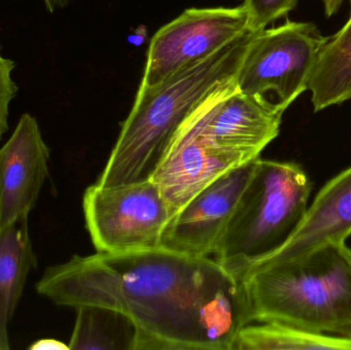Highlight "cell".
<instances>
[{"label": "cell", "instance_id": "6da1fadb", "mask_svg": "<svg viewBox=\"0 0 351 350\" xmlns=\"http://www.w3.org/2000/svg\"><path fill=\"white\" fill-rule=\"evenodd\" d=\"M221 271L214 258L154 249L72 257L47 267L37 293L60 306H100L127 316L136 350H204L199 310Z\"/></svg>", "mask_w": 351, "mask_h": 350}, {"label": "cell", "instance_id": "7a4b0ae2", "mask_svg": "<svg viewBox=\"0 0 351 350\" xmlns=\"http://www.w3.org/2000/svg\"><path fill=\"white\" fill-rule=\"evenodd\" d=\"M253 32L152 88L138 90L133 108L97 184L149 180L183 125L210 101L237 90V76Z\"/></svg>", "mask_w": 351, "mask_h": 350}, {"label": "cell", "instance_id": "3957f363", "mask_svg": "<svg viewBox=\"0 0 351 350\" xmlns=\"http://www.w3.org/2000/svg\"><path fill=\"white\" fill-rule=\"evenodd\" d=\"M330 244L291 258L267 257L241 279L252 323L336 335L351 325V258Z\"/></svg>", "mask_w": 351, "mask_h": 350}, {"label": "cell", "instance_id": "277c9868", "mask_svg": "<svg viewBox=\"0 0 351 350\" xmlns=\"http://www.w3.org/2000/svg\"><path fill=\"white\" fill-rule=\"evenodd\" d=\"M311 179L296 162L257 158L214 259L237 279L282 249L308 209Z\"/></svg>", "mask_w": 351, "mask_h": 350}, {"label": "cell", "instance_id": "5b68a950", "mask_svg": "<svg viewBox=\"0 0 351 350\" xmlns=\"http://www.w3.org/2000/svg\"><path fill=\"white\" fill-rule=\"evenodd\" d=\"M327 39L313 23L290 20L254 33L237 73V90L266 101L274 94L287 110L308 90Z\"/></svg>", "mask_w": 351, "mask_h": 350}, {"label": "cell", "instance_id": "8992f818", "mask_svg": "<svg viewBox=\"0 0 351 350\" xmlns=\"http://www.w3.org/2000/svg\"><path fill=\"white\" fill-rule=\"evenodd\" d=\"M82 207L90 240L101 253L158 248L176 213L152 179L115 186L90 185Z\"/></svg>", "mask_w": 351, "mask_h": 350}, {"label": "cell", "instance_id": "52a82bcc", "mask_svg": "<svg viewBox=\"0 0 351 350\" xmlns=\"http://www.w3.org/2000/svg\"><path fill=\"white\" fill-rule=\"evenodd\" d=\"M247 16L237 8H188L150 40L141 88H152L247 34Z\"/></svg>", "mask_w": 351, "mask_h": 350}, {"label": "cell", "instance_id": "ba28073f", "mask_svg": "<svg viewBox=\"0 0 351 350\" xmlns=\"http://www.w3.org/2000/svg\"><path fill=\"white\" fill-rule=\"evenodd\" d=\"M286 109L239 90L210 101L189 119L204 145L243 162L260 158L278 137Z\"/></svg>", "mask_w": 351, "mask_h": 350}, {"label": "cell", "instance_id": "9c48e42d", "mask_svg": "<svg viewBox=\"0 0 351 350\" xmlns=\"http://www.w3.org/2000/svg\"><path fill=\"white\" fill-rule=\"evenodd\" d=\"M256 160L231 168L178 210L162 232L160 247L194 258H212Z\"/></svg>", "mask_w": 351, "mask_h": 350}, {"label": "cell", "instance_id": "30bf717a", "mask_svg": "<svg viewBox=\"0 0 351 350\" xmlns=\"http://www.w3.org/2000/svg\"><path fill=\"white\" fill-rule=\"evenodd\" d=\"M49 162L36 118L24 113L0 148V227L28 219L49 176Z\"/></svg>", "mask_w": 351, "mask_h": 350}, {"label": "cell", "instance_id": "8fae6325", "mask_svg": "<svg viewBox=\"0 0 351 350\" xmlns=\"http://www.w3.org/2000/svg\"><path fill=\"white\" fill-rule=\"evenodd\" d=\"M188 123L180 129L150 178L175 212L219 177L245 164L206 147Z\"/></svg>", "mask_w": 351, "mask_h": 350}, {"label": "cell", "instance_id": "7c38bea8", "mask_svg": "<svg viewBox=\"0 0 351 350\" xmlns=\"http://www.w3.org/2000/svg\"><path fill=\"white\" fill-rule=\"evenodd\" d=\"M351 236V166L324 185L294 236L269 257L291 258L326 245L346 244Z\"/></svg>", "mask_w": 351, "mask_h": 350}, {"label": "cell", "instance_id": "4fadbf2b", "mask_svg": "<svg viewBox=\"0 0 351 350\" xmlns=\"http://www.w3.org/2000/svg\"><path fill=\"white\" fill-rule=\"evenodd\" d=\"M35 256L28 219L0 227V350L10 349L8 324L23 294Z\"/></svg>", "mask_w": 351, "mask_h": 350}, {"label": "cell", "instance_id": "5bb4252c", "mask_svg": "<svg viewBox=\"0 0 351 350\" xmlns=\"http://www.w3.org/2000/svg\"><path fill=\"white\" fill-rule=\"evenodd\" d=\"M308 90L315 112L351 100V14L322 47Z\"/></svg>", "mask_w": 351, "mask_h": 350}, {"label": "cell", "instance_id": "9a60e30c", "mask_svg": "<svg viewBox=\"0 0 351 350\" xmlns=\"http://www.w3.org/2000/svg\"><path fill=\"white\" fill-rule=\"evenodd\" d=\"M69 349L136 350L137 329L121 312L100 306L76 308Z\"/></svg>", "mask_w": 351, "mask_h": 350}, {"label": "cell", "instance_id": "2e32d148", "mask_svg": "<svg viewBox=\"0 0 351 350\" xmlns=\"http://www.w3.org/2000/svg\"><path fill=\"white\" fill-rule=\"evenodd\" d=\"M351 350L350 337L311 332L280 323H260L241 329L231 350Z\"/></svg>", "mask_w": 351, "mask_h": 350}, {"label": "cell", "instance_id": "e0dca14e", "mask_svg": "<svg viewBox=\"0 0 351 350\" xmlns=\"http://www.w3.org/2000/svg\"><path fill=\"white\" fill-rule=\"evenodd\" d=\"M299 0H243L250 32L263 30L280 18L288 16Z\"/></svg>", "mask_w": 351, "mask_h": 350}, {"label": "cell", "instance_id": "ac0fdd59", "mask_svg": "<svg viewBox=\"0 0 351 350\" xmlns=\"http://www.w3.org/2000/svg\"><path fill=\"white\" fill-rule=\"evenodd\" d=\"M14 68L16 63L4 57L0 47V141L8 131L10 104L18 92V86L12 79Z\"/></svg>", "mask_w": 351, "mask_h": 350}, {"label": "cell", "instance_id": "d6986e66", "mask_svg": "<svg viewBox=\"0 0 351 350\" xmlns=\"http://www.w3.org/2000/svg\"><path fill=\"white\" fill-rule=\"evenodd\" d=\"M31 350H64L69 349V345H66L62 341L55 339H41L36 341L34 345H30Z\"/></svg>", "mask_w": 351, "mask_h": 350}, {"label": "cell", "instance_id": "ffe728a7", "mask_svg": "<svg viewBox=\"0 0 351 350\" xmlns=\"http://www.w3.org/2000/svg\"><path fill=\"white\" fill-rule=\"evenodd\" d=\"M325 8L326 16H332L341 8L344 0H322Z\"/></svg>", "mask_w": 351, "mask_h": 350}, {"label": "cell", "instance_id": "44dd1931", "mask_svg": "<svg viewBox=\"0 0 351 350\" xmlns=\"http://www.w3.org/2000/svg\"><path fill=\"white\" fill-rule=\"evenodd\" d=\"M71 1L72 0H43V3H45V8L53 14L57 10L66 8Z\"/></svg>", "mask_w": 351, "mask_h": 350}, {"label": "cell", "instance_id": "7402d4cb", "mask_svg": "<svg viewBox=\"0 0 351 350\" xmlns=\"http://www.w3.org/2000/svg\"><path fill=\"white\" fill-rule=\"evenodd\" d=\"M336 335H340V336L350 337L351 338V325H350V326L346 327V328L341 329V330L338 331V333Z\"/></svg>", "mask_w": 351, "mask_h": 350}]
</instances>
